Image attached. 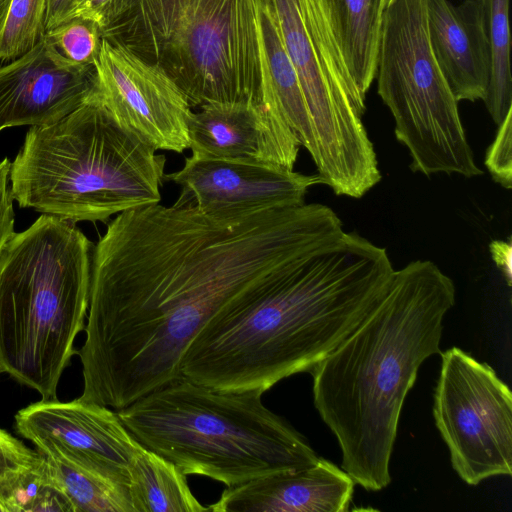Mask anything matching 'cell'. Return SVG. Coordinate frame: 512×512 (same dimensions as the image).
Instances as JSON below:
<instances>
[{"label":"cell","instance_id":"d6986e66","mask_svg":"<svg viewBox=\"0 0 512 512\" xmlns=\"http://www.w3.org/2000/svg\"><path fill=\"white\" fill-rule=\"evenodd\" d=\"M128 478L134 512H209L192 493L186 475L144 446L133 456Z\"/></svg>","mask_w":512,"mask_h":512},{"label":"cell","instance_id":"2e32d148","mask_svg":"<svg viewBox=\"0 0 512 512\" xmlns=\"http://www.w3.org/2000/svg\"><path fill=\"white\" fill-rule=\"evenodd\" d=\"M354 486L347 472L319 457L303 468L228 487L209 512H345Z\"/></svg>","mask_w":512,"mask_h":512},{"label":"cell","instance_id":"4316f807","mask_svg":"<svg viewBox=\"0 0 512 512\" xmlns=\"http://www.w3.org/2000/svg\"><path fill=\"white\" fill-rule=\"evenodd\" d=\"M493 180L506 189L512 187V109L498 125L494 141L485 157Z\"/></svg>","mask_w":512,"mask_h":512},{"label":"cell","instance_id":"603a6c76","mask_svg":"<svg viewBox=\"0 0 512 512\" xmlns=\"http://www.w3.org/2000/svg\"><path fill=\"white\" fill-rule=\"evenodd\" d=\"M0 512H74L45 456L26 468L0 499Z\"/></svg>","mask_w":512,"mask_h":512},{"label":"cell","instance_id":"f1b7e54d","mask_svg":"<svg viewBox=\"0 0 512 512\" xmlns=\"http://www.w3.org/2000/svg\"><path fill=\"white\" fill-rule=\"evenodd\" d=\"M11 161H0V254L14 234L13 197L10 190L9 172Z\"/></svg>","mask_w":512,"mask_h":512},{"label":"cell","instance_id":"52a82bcc","mask_svg":"<svg viewBox=\"0 0 512 512\" xmlns=\"http://www.w3.org/2000/svg\"><path fill=\"white\" fill-rule=\"evenodd\" d=\"M102 36L163 69L191 107L263 103L256 0H131Z\"/></svg>","mask_w":512,"mask_h":512},{"label":"cell","instance_id":"5b68a950","mask_svg":"<svg viewBox=\"0 0 512 512\" xmlns=\"http://www.w3.org/2000/svg\"><path fill=\"white\" fill-rule=\"evenodd\" d=\"M258 391H221L180 377L117 410L145 448L227 487L295 470L319 456Z\"/></svg>","mask_w":512,"mask_h":512},{"label":"cell","instance_id":"5bb4252c","mask_svg":"<svg viewBox=\"0 0 512 512\" xmlns=\"http://www.w3.org/2000/svg\"><path fill=\"white\" fill-rule=\"evenodd\" d=\"M96 92L94 65L71 62L44 35L22 56L0 66V131L54 124Z\"/></svg>","mask_w":512,"mask_h":512},{"label":"cell","instance_id":"ac0fdd59","mask_svg":"<svg viewBox=\"0 0 512 512\" xmlns=\"http://www.w3.org/2000/svg\"><path fill=\"white\" fill-rule=\"evenodd\" d=\"M256 5L263 103L283 120L309 152L312 134L298 75L269 9L263 0H256Z\"/></svg>","mask_w":512,"mask_h":512},{"label":"cell","instance_id":"7a4b0ae2","mask_svg":"<svg viewBox=\"0 0 512 512\" xmlns=\"http://www.w3.org/2000/svg\"><path fill=\"white\" fill-rule=\"evenodd\" d=\"M393 272L385 248L344 232L214 315L181 374L215 390L263 394L310 373L372 311Z\"/></svg>","mask_w":512,"mask_h":512},{"label":"cell","instance_id":"d6a6232c","mask_svg":"<svg viewBox=\"0 0 512 512\" xmlns=\"http://www.w3.org/2000/svg\"><path fill=\"white\" fill-rule=\"evenodd\" d=\"M393 1H394V0H385L386 7H387L388 5H390Z\"/></svg>","mask_w":512,"mask_h":512},{"label":"cell","instance_id":"30bf717a","mask_svg":"<svg viewBox=\"0 0 512 512\" xmlns=\"http://www.w3.org/2000/svg\"><path fill=\"white\" fill-rule=\"evenodd\" d=\"M436 427L469 485L512 474V394L494 369L458 347L441 353Z\"/></svg>","mask_w":512,"mask_h":512},{"label":"cell","instance_id":"9a60e30c","mask_svg":"<svg viewBox=\"0 0 512 512\" xmlns=\"http://www.w3.org/2000/svg\"><path fill=\"white\" fill-rule=\"evenodd\" d=\"M193 156L253 162L293 170L301 146L267 105L213 103L188 119Z\"/></svg>","mask_w":512,"mask_h":512},{"label":"cell","instance_id":"8992f818","mask_svg":"<svg viewBox=\"0 0 512 512\" xmlns=\"http://www.w3.org/2000/svg\"><path fill=\"white\" fill-rule=\"evenodd\" d=\"M93 245L74 222L42 214L0 254V366L56 399L84 330Z\"/></svg>","mask_w":512,"mask_h":512},{"label":"cell","instance_id":"277c9868","mask_svg":"<svg viewBox=\"0 0 512 512\" xmlns=\"http://www.w3.org/2000/svg\"><path fill=\"white\" fill-rule=\"evenodd\" d=\"M121 125L97 97L60 121L31 127L10 164L21 208L71 222L105 221L158 204L166 158Z\"/></svg>","mask_w":512,"mask_h":512},{"label":"cell","instance_id":"6da1fadb","mask_svg":"<svg viewBox=\"0 0 512 512\" xmlns=\"http://www.w3.org/2000/svg\"><path fill=\"white\" fill-rule=\"evenodd\" d=\"M344 232L318 203L117 214L92 252L79 398L117 411L182 377L186 350L214 315Z\"/></svg>","mask_w":512,"mask_h":512},{"label":"cell","instance_id":"ba28073f","mask_svg":"<svg viewBox=\"0 0 512 512\" xmlns=\"http://www.w3.org/2000/svg\"><path fill=\"white\" fill-rule=\"evenodd\" d=\"M298 75L322 184L360 198L381 179L362 122L365 97L343 52L332 0H263Z\"/></svg>","mask_w":512,"mask_h":512},{"label":"cell","instance_id":"e0dca14e","mask_svg":"<svg viewBox=\"0 0 512 512\" xmlns=\"http://www.w3.org/2000/svg\"><path fill=\"white\" fill-rule=\"evenodd\" d=\"M432 51L455 99L484 100L491 77V47L482 0L453 6L427 0Z\"/></svg>","mask_w":512,"mask_h":512},{"label":"cell","instance_id":"cb8c5ba5","mask_svg":"<svg viewBox=\"0 0 512 512\" xmlns=\"http://www.w3.org/2000/svg\"><path fill=\"white\" fill-rule=\"evenodd\" d=\"M48 0H11L0 35V63L29 51L45 35Z\"/></svg>","mask_w":512,"mask_h":512},{"label":"cell","instance_id":"836d02e7","mask_svg":"<svg viewBox=\"0 0 512 512\" xmlns=\"http://www.w3.org/2000/svg\"><path fill=\"white\" fill-rule=\"evenodd\" d=\"M0 373H2V371H1V366H0Z\"/></svg>","mask_w":512,"mask_h":512},{"label":"cell","instance_id":"9c48e42d","mask_svg":"<svg viewBox=\"0 0 512 512\" xmlns=\"http://www.w3.org/2000/svg\"><path fill=\"white\" fill-rule=\"evenodd\" d=\"M378 94L409 151L411 169L473 177L482 174L463 128L458 101L432 51L427 0H394L384 12Z\"/></svg>","mask_w":512,"mask_h":512},{"label":"cell","instance_id":"7402d4cb","mask_svg":"<svg viewBox=\"0 0 512 512\" xmlns=\"http://www.w3.org/2000/svg\"><path fill=\"white\" fill-rule=\"evenodd\" d=\"M491 47V77L485 105L498 126L512 109L509 0H482Z\"/></svg>","mask_w":512,"mask_h":512},{"label":"cell","instance_id":"83f0119b","mask_svg":"<svg viewBox=\"0 0 512 512\" xmlns=\"http://www.w3.org/2000/svg\"><path fill=\"white\" fill-rule=\"evenodd\" d=\"M131 0H79L75 17L96 23L101 31L110 27L126 11Z\"/></svg>","mask_w":512,"mask_h":512},{"label":"cell","instance_id":"3957f363","mask_svg":"<svg viewBox=\"0 0 512 512\" xmlns=\"http://www.w3.org/2000/svg\"><path fill=\"white\" fill-rule=\"evenodd\" d=\"M455 296L452 279L430 260L394 270L372 311L310 372L314 405L339 443L341 468L365 490L391 482L404 400L422 363L441 354Z\"/></svg>","mask_w":512,"mask_h":512},{"label":"cell","instance_id":"4dcf8cb0","mask_svg":"<svg viewBox=\"0 0 512 512\" xmlns=\"http://www.w3.org/2000/svg\"><path fill=\"white\" fill-rule=\"evenodd\" d=\"M489 251L496 266L501 270L507 284L512 282V244L510 241L493 240Z\"/></svg>","mask_w":512,"mask_h":512},{"label":"cell","instance_id":"d4e9b609","mask_svg":"<svg viewBox=\"0 0 512 512\" xmlns=\"http://www.w3.org/2000/svg\"><path fill=\"white\" fill-rule=\"evenodd\" d=\"M45 36L65 58L79 65H94L103 38L96 23L81 17L60 24Z\"/></svg>","mask_w":512,"mask_h":512},{"label":"cell","instance_id":"ffe728a7","mask_svg":"<svg viewBox=\"0 0 512 512\" xmlns=\"http://www.w3.org/2000/svg\"><path fill=\"white\" fill-rule=\"evenodd\" d=\"M345 59L366 96L376 77L385 0H332Z\"/></svg>","mask_w":512,"mask_h":512},{"label":"cell","instance_id":"4fadbf2b","mask_svg":"<svg viewBox=\"0 0 512 512\" xmlns=\"http://www.w3.org/2000/svg\"><path fill=\"white\" fill-rule=\"evenodd\" d=\"M164 179L181 187L177 205L207 214L230 215L305 203L309 187L322 184L318 174L246 161L191 155L183 167Z\"/></svg>","mask_w":512,"mask_h":512},{"label":"cell","instance_id":"7c38bea8","mask_svg":"<svg viewBox=\"0 0 512 512\" xmlns=\"http://www.w3.org/2000/svg\"><path fill=\"white\" fill-rule=\"evenodd\" d=\"M15 428L42 455L128 481V466L143 447L116 410L80 398L32 403L16 413Z\"/></svg>","mask_w":512,"mask_h":512},{"label":"cell","instance_id":"8fae6325","mask_svg":"<svg viewBox=\"0 0 512 512\" xmlns=\"http://www.w3.org/2000/svg\"><path fill=\"white\" fill-rule=\"evenodd\" d=\"M94 67L97 97L121 125L156 150L182 153L189 148L192 107L163 69L107 37Z\"/></svg>","mask_w":512,"mask_h":512},{"label":"cell","instance_id":"484cf974","mask_svg":"<svg viewBox=\"0 0 512 512\" xmlns=\"http://www.w3.org/2000/svg\"><path fill=\"white\" fill-rule=\"evenodd\" d=\"M41 457L37 450L30 449L0 428V498L22 471Z\"/></svg>","mask_w":512,"mask_h":512},{"label":"cell","instance_id":"44dd1931","mask_svg":"<svg viewBox=\"0 0 512 512\" xmlns=\"http://www.w3.org/2000/svg\"><path fill=\"white\" fill-rule=\"evenodd\" d=\"M74 512H134L129 481L80 467L56 455H43Z\"/></svg>","mask_w":512,"mask_h":512},{"label":"cell","instance_id":"f546056e","mask_svg":"<svg viewBox=\"0 0 512 512\" xmlns=\"http://www.w3.org/2000/svg\"><path fill=\"white\" fill-rule=\"evenodd\" d=\"M79 0H48L44 21L45 33L75 18Z\"/></svg>","mask_w":512,"mask_h":512},{"label":"cell","instance_id":"1f68e13d","mask_svg":"<svg viewBox=\"0 0 512 512\" xmlns=\"http://www.w3.org/2000/svg\"><path fill=\"white\" fill-rule=\"evenodd\" d=\"M11 0H0V35L3 30Z\"/></svg>","mask_w":512,"mask_h":512}]
</instances>
